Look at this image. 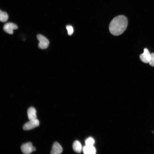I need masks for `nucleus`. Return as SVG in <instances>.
I'll return each mask as SVG.
<instances>
[{"instance_id": "1", "label": "nucleus", "mask_w": 154, "mask_h": 154, "mask_svg": "<svg viewBox=\"0 0 154 154\" xmlns=\"http://www.w3.org/2000/svg\"><path fill=\"white\" fill-rule=\"evenodd\" d=\"M127 24V19L125 16H118L114 18L110 22L109 26L110 32L114 35H119L125 31Z\"/></svg>"}, {"instance_id": "2", "label": "nucleus", "mask_w": 154, "mask_h": 154, "mask_svg": "<svg viewBox=\"0 0 154 154\" xmlns=\"http://www.w3.org/2000/svg\"><path fill=\"white\" fill-rule=\"evenodd\" d=\"M37 38L39 41L38 47L41 49H45L48 46L49 42L48 39L41 34H38L37 36Z\"/></svg>"}, {"instance_id": "3", "label": "nucleus", "mask_w": 154, "mask_h": 154, "mask_svg": "<svg viewBox=\"0 0 154 154\" xmlns=\"http://www.w3.org/2000/svg\"><path fill=\"white\" fill-rule=\"evenodd\" d=\"M21 149L23 153L29 154L36 150V148L30 142L23 144L21 147Z\"/></svg>"}, {"instance_id": "4", "label": "nucleus", "mask_w": 154, "mask_h": 154, "mask_svg": "<svg viewBox=\"0 0 154 154\" xmlns=\"http://www.w3.org/2000/svg\"><path fill=\"white\" fill-rule=\"evenodd\" d=\"M39 125V121L37 119L30 120L29 121L24 124L23 126V129L25 130H29L38 126Z\"/></svg>"}, {"instance_id": "5", "label": "nucleus", "mask_w": 154, "mask_h": 154, "mask_svg": "<svg viewBox=\"0 0 154 154\" xmlns=\"http://www.w3.org/2000/svg\"><path fill=\"white\" fill-rule=\"evenodd\" d=\"M17 28V25L12 23H7L5 24L3 27L4 31L9 34H12L13 30Z\"/></svg>"}, {"instance_id": "6", "label": "nucleus", "mask_w": 154, "mask_h": 154, "mask_svg": "<svg viewBox=\"0 0 154 154\" xmlns=\"http://www.w3.org/2000/svg\"><path fill=\"white\" fill-rule=\"evenodd\" d=\"M151 54L148 50L146 48L144 49L143 52L139 56L141 60L145 63H149L150 59Z\"/></svg>"}, {"instance_id": "7", "label": "nucleus", "mask_w": 154, "mask_h": 154, "mask_svg": "<svg viewBox=\"0 0 154 154\" xmlns=\"http://www.w3.org/2000/svg\"><path fill=\"white\" fill-rule=\"evenodd\" d=\"M63 151L62 148L60 145L57 142H54L52 147L51 152V154H60Z\"/></svg>"}, {"instance_id": "8", "label": "nucleus", "mask_w": 154, "mask_h": 154, "mask_svg": "<svg viewBox=\"0 0 154 154\" xmlns=\"http://www.w3.org/2000/svg\"><path fill=\"white\" fill-rule=\"evenodd\" d=\"M27 114L29 120L37 119L36 110L34 107H31L29 108L28 109Z\"/></svg>"}, {"instance_id": "9", "label": "nucleus", "mask_w": 154, "mask_h": 154, "mask_svg": "<svg viewBox=\"0 0 154 154\" xmlns=\"http://www.w3.org/2000/svg\"><path fill=\"white\" fill-rule=\"evenodd\" d=\"M82 150L85 154H94L96 152V149L93 145H86L83 147Z\"/></svg>"}, {"instance_id": "10", "label": "nucleus", "mask_w": 154, "mask_h": 154, "mask_svg": "<svg viewBox=\"0 0 154 154\" xmlns=\"http://www.w3.org/2000/svg\"><path fill=\"white\" fill-rule=\"evenodd\" d=\"M72 148L74 151L78 153L81 152L82 149L80 143L77 140L75 141L73 143Z\"/></svg>"}, {"instance_id": "11", "label": "nucleus", "mask_w": 154, "mask_h": 154, "mask_svg": "<svg viewBox=\"0 0 154 154\" xmlns=\"http://www.w3.org/2000/svg\"><path fill=\"white\" fill-rule=\"evenodd\" d=\"M8 18L7 14L5 12L0 11V21L1 22H6Z\"/></svg>"}, {"instance_id": "12", "label": "nucleus", "mask_w": 154, "mask_h": 154, "mask_svg": "<svg viewBox=\"0 0 154 154\" xmlns=\"http://www.w3.org/2000/svg\"><path fill=\"white\" fill-rule=\"evenodd\" d=\"M94 143V139L91 137L88 138L85 141L86 145H93Z\"/></svg>"}, {"instance_id": "13", "label": "nucleus", "mask_w": 154, "mask_h": 154, "mask_svg": "<svg viewBox=\"0 0 154 154\" xmlns=\"http://www.w3.org/2000/svg\"><path fill=\"white\" fill-rule=\"evenodd\" d=\"M66 28L67 30L68 35H71L74 32L72 27L70 25H68L66 26Z\"/></svg>"}, {"instance_id": "14", "label": "nucleus", "mask_w": 154, "mask_h": 154, "mask_svg": "<svg viewBox=\"0 0 154 154\" xmlns=\"http://www.w3.org/2000/svg\"><path fill=\"white\" fill-rule=\"evenodd\" d=\"M149 63L151 66L154 67V53L151 54V58Z\"/></svg>"}]
</instances>
